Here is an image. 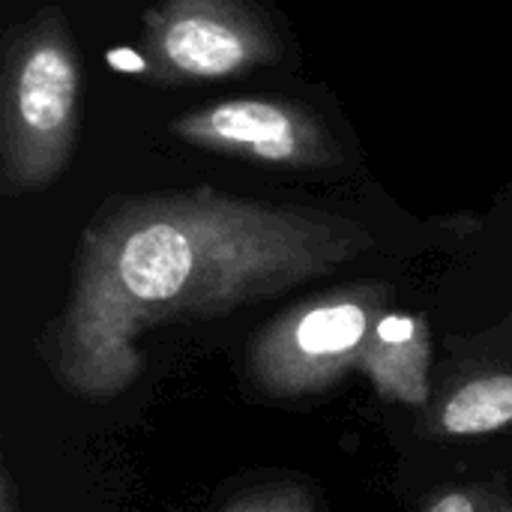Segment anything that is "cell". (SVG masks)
I'll return each mask as SVG.
<instances>
[{
    "instance_id": "obj_1",
    "label": "cell",
    "mask_w": 512,
    "mask_h": 512,
    "mask_svg": "<svg viewBox=\"0 0 512 512\" xmlns=\"http://www.w3.org/2000/svg\"><path fill=\"white\" fill-rule=\"evenodd\" d=\"M372 246V231L342 213L210 186L111 198L81 231L72 291L42 357L69 393L111 399L144 366L141 333L270 300Z\"/></svg>"
},
{
    "instance_id": "obj_8",
    "label": "cell",
    "mask_w": 512,
    "mask_h": 512,
    "mask_svg": "<svg viewBox=\"0 0 512 512\" xmlns=\"http://www.w3.org/2000/svg\"><path fill=\"white\" fill-rule=\"evenodd\" d=\"M420 512H512V495L498 483H462L432 495Z\"/></svg>"
},
{
    "instance_id": "obj_5",
    "label": "cell",
    "mask_w": 512,
    "mask_h": 512,
    "mask_svg": "<svg viewBox=\"0 0 512 512\" xmlns=\"http://www.w3.org/2000/svg\"><path fill=\"white\" fill-rule=\"evenodd\" d=\"M171 132L195 150L267 168L330 171L345 162L330 126L306 105L288 99H219L177 114Z\"/></svg>"
},
{
    "instance_id": "obj_3",
    "label": "cell",
    "mask_w": 512,
    "mask_h": 512,
    "mask_svg": "<svg viewBox=\"0 0 512 512\" xmlns=\"http://www.w3.org/2000/svg\"><path fill=\"white\" fill-rule=\"evenodd\" d=\"M393 309L384 282H351L321 291L276 315L255 333L246 378L264 399H309L360 372L378 321Z\"/></svg>"
},
{
    "instance_id": "obj_4",
    "label": "cell",
    "mask_w": 512,
    "mask_h": 512,
    "mask_svg": "<svg viewBox=\"0 0 512 512\" xmlns=\"http://www.w3.org/2000/svg\"><path fill=\"white\" fill-rule=\"evenodd\" d=\"M144 75L177 87L279 66L288 42L255 0H156L141 24Z\"/></svg>"
},
{
    "instance_id": "obj_2",
    "label": "cell",
    "mask_w": 512,
    "mask_h": 512,
    "mask_svg": "<svg viewBox=\"0 0 512 512\" xmlns=\"http://www.w3.org/2000/svg\"><path fill=\"white\" fill-rule=\"evenodd\" d=\"M81 57L60 6L15 24L0 66V192L21 198L48 189L78 144Z\"/></svg>"
},
{
    "instance_id": "obj_6",
    "label": "cell",
    "mask_w": 512,
    "mask_h": 512,
    "mask_svg": "<svg viewBox=\"0 0 512 512\" xmlns=\"http://www.w3.org/2000/svg\"><path fill=\"white\" fill-rule=\"evenodd\" d=\"M432 438L468 441L512 426V321L453 339L423 408Z\"/></svg>"
},
{
    "instance_id": "obj_7",
    "label": "cell",
    "mask_w": 512,
    "mask_h": 512,
    "mask_svg": "<svg viewBox=\"0 0 512 512\" xmlns=\"http://www.w3.org/2000/svg\"><path fill=\"white\" fill-rule=\"evenodd\" d=\"M360 372L369 378L384 402L426 408L432 399V330L420 312L390 309L369 336L360 360Z\"/></svg>"
},
{
    "instance_id": "obj_9",
    "label": "cell",
    "mask_w": 512,
    "mask_h": 512,
    "mask_svg": "<svg viewBox=\"0 0 512 512\" xmlns=\"http://www.w3.org/2000/svg\"><path fill=\"white\" fill-rule=\"evenodd\" d=\"M222 512H315V498L309 486L297 480H279L234 498Z\"/></svg>"
}]
</instances>
